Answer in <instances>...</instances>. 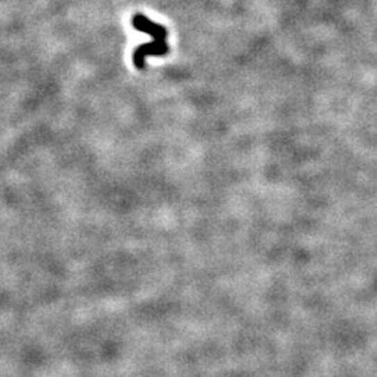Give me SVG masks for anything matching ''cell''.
Segmentation results:
<instances>
[{
  "label": "cell",
  "instance_id": "cell-1",
  "mask_svg": "<svg viewBox=\"0 0 377 377\" xmlns=\"http://www.w3.org/2000/svg\"><path fill=\"white\" fill-rule=\"evenodd\" d=\"M169 51L165 41L154 40L153 42L143 44L139 48H136L133 53V63L139 70H143L146 66V58L147 56H164Z\"/></svg>",
  "mask_w": 377,
  "mask_h": 377
},
{
  "label": "cell",
  "instance_id": "cell-2",
  "mask_svg": "<svg viewBox=\"0 0 377 377\" xmlns=\"http://www.w3.org/2000/svg\"><path fill=\"white\" fill-rule=\"evenodd\" d=\"M132 24L133 27L137 30V31H142V33H146L149 35H151L154 40H160V41H165L168 33L165 30V27L160 26V24H156L154 22H151L150 19H147L146 16L143 15H136L132 20Z\"/></svg>",
  "mask_w": 377,
  "mask_h": 377
}]
</instances>
